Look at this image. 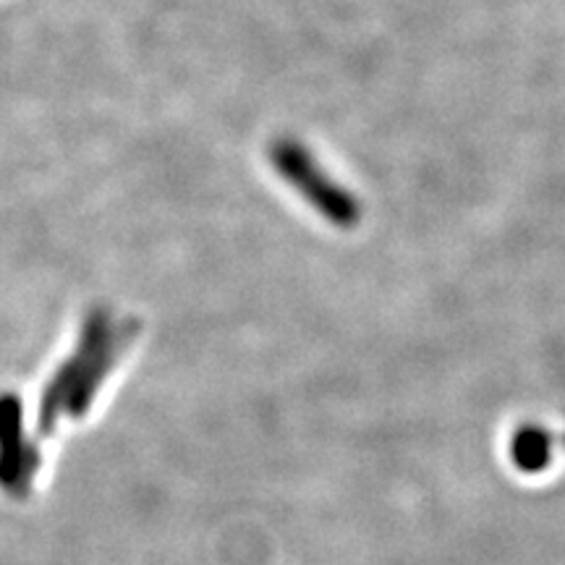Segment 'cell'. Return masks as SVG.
Instances as JSON below:
<instances>
[{"mask_svg": "<svg viewBox=\"0 0 565 565\" xmlns=\"http://www.w3.org/2000/svg\"><path fill=\"white\" fill-rule=\"evenodd\" d=\"M137 333V322H113L108 309H92L82 328V338L76 351L66 364L55 372L53 383L42 395L40 424L53 427L61 414H79L87 408L92 393L97 391L100 380L108 374L118 353Z\"/></svg>", "mask_w": 565, "mask_h": 565, "instance_id": "6da1fadb", "label": "cell"}, {"mask_svg": "<svg viewBox=\"0 0 565 565\" xmlns=\"http://www.w3.org/2000/svg\"><path fill=\"white\" fill-rule=\"evenodd\" d=\"M270 162L275 166V171L280 173V179L291 183L296 192L320 212L324 221L341 225V228H351V225L359 223V217H362L359 200H353L341 183L330 179L299 141H273Z\"/></svg>", "mask_w": 565, "mask_h": 565, "instance_id": "7a4b0ae2", "label": "cell"}, {"mask_svg": "<svg viewBox=\"0 0 565 565\" xmlns=\"http://www.w3.org/2000/svg\"><path fill=\"white\" fill-rule=\"evenodd\" d=\"M34 454L24 440L21 406L17 395H0V487L21 494L34 471Z\"/></svg>", "mask_w": 565, "mask_h": 565, "instance_id": "3957f363", "label": "cell"}]
</instances>
